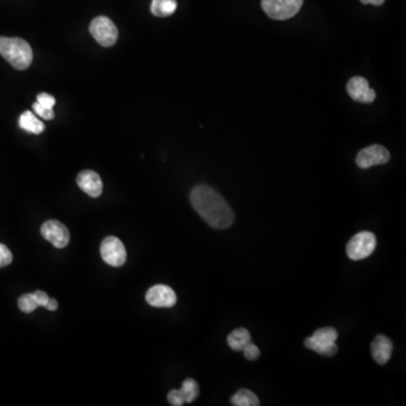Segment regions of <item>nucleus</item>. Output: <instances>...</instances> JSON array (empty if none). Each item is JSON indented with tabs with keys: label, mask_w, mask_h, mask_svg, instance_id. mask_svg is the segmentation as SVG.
Listing matches in <instances>:
<instances>
[{
	"label": "nucleus",
	"mask_w": 406,
	"mask_h": 406,
	"mask_svg": "<svg viewBox=\"0 0 406 406\" xmlns=\"http://www.w3.org/2000/svg\"><path fill=\"white\" fill-rule=\"evenodd\" d=\"M242 352H244V357L249 361L256 360L261 355L260 348L251 342H249L245 348H242Z\"/></svg>",
	"instance_id": "20"
},
{
	"label": "nucleus",
	"mask_w": 406,
	"mask_h": 406,
	"mask_svg": "<svg viewBox=\"0 0 406 406\" xmlns=\"http://www.w3.org/2000/svg\"><path fill=\"white\" fill-rule=\"evenodd\" d=\"M339 334L334 328H319L312 334V337L305 339V346L312 351L317 352L319 355L325 357H333L339 351L337 341Z\"/></svg>",
	"instance_id": "3"
},
{
	"label": "nucleus",
	"mask_w": 406,
	"mask_h": 406,
	"mask_svg": "<svg viewBox=\"0 0 406 406\" xmlns=\"http://www.w3.org/2000/svg\"><path fill=\"white\" fill-rule=\"evenodd\" d=\"M100 255L105 263L111 267H122L127 261V251L121 240L109 236L100 244Z\"/></svg>",
	"instance_id": "7"
},
{
	"label": "nucleus",
	"mask_w": 406,
	"mask_h": 406,
	"mask_svg": "<svg viewBox=\"0 0 406 406\" xmlns=\"http://www.w3.org/2000/svg\"><path fill=\"white\" fill-rule=\"evenodd\" d=\"M231 404L235 406H258V397L249 389H240L231 397Z\"/></svg>",
	"instance_id": "17"
},
{
	"label": "nucleus",
	"mask_w": 406,
	"mask_h": 406,
	"mask_svg": "<svg viewBox=\"0 0 406 406\" xmlns=\"http://www.w3.org/2000/svg\"><path fill=\"white\" fill-rule=\"evenodd\" d=\"M303 0H262V10L270 19L285 21L297 15Z\"/></svg>",
	"instance_id": "4"
},
{
	"label": "nucleus",
	"mask_w": 406,
	"mask_h": 406,
	"mask_svg": "<svg viewBox=\"0 0 406 406\" xmlns=\"http://www.w3.org/2000/svg\"><path fill=\"white\" fill-rule=\"evenodd\" d=\"M227 342L233 351H242V348L251 342V334L246 328H236L228 335Z\"/></svg>",
	"instance_id": "15"
},
{
	"label": "nucleus",
	"mask_w": 406,
	"mask_h": 406,
	"mask_svg": "<svg viewBox=\"0 0 406 406\" xmlns=\"http://www.w3.org/2000/svg\"><path fill=\"white\" fill-rule=\"evenodd\" d=\"M37 103L46 109H53L55 105V98L48 93H39L37 96Z\"/></svg>",
	"instance_id": "21"
},
{
	"label": "nucleus",
	"mask_w": 406,
	"mask_h": 406,
	"mask_svg": "<svg viewBox=\"0 0 406 406\" xmlns=\"http://www.w3.org/2000/svg\"><path fill=\"white\" fill-rule=\"evenodd\" d=\"M391 159V154L385 147L380 145H373L367 148L361 149L355 163L362 170H367L376 165H384Z\"/></svg>",
	"instance_id": "8"
},
{
	"label": "nucleus",
	"mask_w": 406,
	"mask_h": 406,
	"mask_svg": "<svg viewBox=\"0 0 406 406\" xmlns=\"http://www.w3.org/2000/svg\"><path fill=\"white\" fill-rule=\"evenodd\" d=\"M360 1L364 3V5L371 3L373 6H380V5L385 3V0H360Z\"/></svg>",
	"instance_id": "27"
},
{
	"label": "nucleus",
	"mask_w": 406,
	"mask_h": 406,
	"mask_svg": "<svg viewBox=\"0 0 406 406\" xmlns=\"http://www.w3.org/2000/svg\"><path fill=\"white\" fill-rule=\"evenodd\" d=\"M376 236L370 231H361L352 237L346 245V254L353 261L364 260L376 249Z\"/></svg>",
	"instance_id": "5"
},
{
	"label": "nucleus",
	"mask_w": 406,
	"mask_h": 406,
	"mask_svg": "<svg viewBox=\"0 0 406 406\" xmlns=\"http://www.w3.org/2000/svg\"><path fill=\"white\" fill-rule=\"evenodd\" d=\"M77 184L89 197H98L103 192V182L94 170H82L77 176Z\"/></svg>",
	"instance_id": "12"
},
{
	"label": "nucleus",
	"mask_w": 406,
	"mask_h": 406,
	"mask_svg": "<svg viewBox=\"0 0 406 406\" xmlns=\"http://www.w3.org/2000/svg\"><path fill=\"white\" fill-rule=\"evenodd\" d=\"M167 400L170 405L173 406H182L185 403L184 398H183L182 394L179 389H172L167 395Z\"/></svg>",
	"instance_id": "24"
},
{
	"label": "nucleus",
	"mask_w": 406,
	"mask_h": 406,
	"mask_svg": "<svg viewBox=\"0 0 406 406\" xmlns=\"http://www.w3.org/2000/svg\"><path fill=\"white\" fill-rule=\"evenodd\" d=\"M190 202L204 222L215 229H226L233 224L235 215L231 206L222 194L206 185H197L192 190Z\"/></svg>",
	"instance_id": "1"
},
{
	"label": "nucleus",
	"mask_w": 406,
	"mask_h": 406,
	"mask_svg": "<svg viewBox=\"0 0 406 406\" xmlns=\"http://www.w3.org/2000/svg\"><path fill=\"white\" fill-rule=\"evenodd\" d=\"M393 353V342L386 335H377L371 343V355L378 364H387Z\"/></svg>",
	"instance_id": "13"
},
{
	"label": "nucleus",
	"mask_w": 406,
	"mask_h": 406,
	"mask_svg": "<svg viewBox=\"0 0 406 406\" xmlns=\"http://www.w3.org/2000/svg\"><path fill=\"white\" fill-rule=\"evenodd\" d=\"M34 296L37 298V303H39V306L46 307L48 306V301L50 299L48 297V294H46L44 291L37 290L34 292Z\"/></svg>",
	"instance_id": "25"
},
{
	"label": "nucleus",
	"mask_w": 406,
	"mask_h": 406,
	"mask_svg": "<svg viewBox=\"0 0 406 406\" xmlns=\"http://www.w3.org/2000/svg\"><path fill=\"white\" fill-rule=\"evenodd\" d=\"M41 233L44 240L51 242L55 249H64L70 242L68 228L58 220H48L41 227Z\"/></svg>",
	"instance_id": "9"
},
{
	"label": "nucleus",
	"mask_w": 406,
	"mask_h": 406,
	"mask_svg": "<svg viewBox=\"0 0 406 406\" xmlns=\"http://www.w3.org/2000/svg\"><path fill=\"white\" fill-rule=\"evenodd\" d=\"M12 262V254L10 249L3 244H0V267L10 265Z\"/></svg>",
	"instance_id": "22"
},
{
	"label": "nucleus",
	"mask_w": 406,
	"mask_h": 406,
	"mask_svg": "<svg viewBox=\"0 0 406 406\" xmlns=\"http://www.w3.org/2000/svg\"><path fill=\"white\" fill-rule=\"evenodd\" d=\"M39 307L37 298L33 294H25L21 296L19 299V308L23 312L30 314L33 312Z\"/></svg>",
	"instance_id": "19"
},
{
	"label": "nucleus",
	"mask_w": 406,
	"mask_h": 406,
	"mask_svg": "<svg viewBox=\"0 0 406 406\" xmlns=\"http://www.w3.org/2000/svg\"><path fill=\"white\" fill-rule=\"evenodd\" d=\"M346 91L352 100L360 103H373L376 98V91L370 88L369 82L364 77H352L346 84Z\"/></svg>",
	"instance_id": "11"
},
{
	"label": "nucleus",
	"mask_w": 406,
	"mask_h": 406,
	"mask_svg": "<svg viewBox=\"0 0 406 406\" xmlns=\"http://www.w3.org/2000/svg\"><path fill=\"white\" fill-rule=\"evenodd\" d=\"M177 8L176 0H152L150 10L157 17H168L173 15Z\"/></svg>",
	"instance_id": "16"
},
{
	"label": "nucleus",
	"mask_w": 406,
	"mask_h": 406,
	"mask_svg": "<svg viewBox=\"0 0 406 406\" xmlns=\"http://www.w3.org/2000/svg\"><path fill=\"white\" fill-rule=\"evenodd\" d=\"M34 112L37 113L39 118H44V120H52L55 118V111L51 109H46V107H41L37 102L33 104Z\"/></svg>",
	"instance_id": "23"
},
{
	"label": "nucleus",
	"mask_w": 406,
	"mask_h": 406,
	"mask_svg": "<svg viewBox=\"0 0 406 406\" xmlns=\"http://www.w3.org/2000/svg\"><path fill=\"white\" fill-rule=\"evenodd\" d=\"M91 37L105 48L114 46L118 41V32L116 24L107 16H98L89 25Z\"/></svg>",
	"instance_id": "6"
},
{
	"label": "nucleus",
	"mask_w": 406,
	"mask_h": 406,
	"mask_svg": "<svg viewBox=\"0 0 406 406\" xmlns=\"http://www.w3.org/2000/svg\"><path fill=\"white\" fill-rule=\"evenodd\" d=\"M147 303L157 308H170L175 306L177 297L175 291L166 285H156L145 294Z\"/></svg>",
	"instance_id": "10"
},
{
	"label": "nucleus",
	"mask_w": 406,
	"mask_h": 406,
	"mask_svg": "<svg viewBox=\"0 0 406 406\" xmlns=\"http://www.w3.org/2000/svg\"><path fill=\"white\" fill-rule=\"evenodd\" d=\"M58 301L57 300L53 299V298H50L48 301V306H46V310H51V312H55V310H58Z\"/></svg>",
	"instance_id": "26"
},
{
	"label": "nucleus",
	"mask_w": 406,
	"mask_h": 406,
	"mask_svg": "<svg viewBox=\"0 0 406 406\" xmlns=\"http://www.w3.org/2000/svg\"><path fill=\"white\" fill-rule=\"evenodd\" d=\"M19 125L21 129L28 131L30 134H39L44 131V123L35 116L33 112L25 111L19 116Z\"/></svg>",
	"instance_id": "14"
},
{
	"label": "nucleus",
	"mask_w": 406,
	"mask_h": 406,
	"mask_svg": "<svg viewBox=\"0 0 406 406\" xmlns=\"http://www.w3.org/2000/svg\"><path fill=\"white\" fill-rule=\"evenodd\" d=\"M179 391H181V394L184 398L185 403H192L199 396L200 388H199L197 382L194 379L188 378L183 382L182 387Z\"/></svg>",
	"instance_id": "18"
},
{
	"label": "nucleus",
	"mask_w": 406,
	"mask_h": 406,
	"mask_svg": "<svg viewBox=\"0 0 406 406\" xmlns=\"http://www.w3.org/2000/svg\"><path fill=\"white\" fill-rule=\"evenodd\" d=\"M0 55L17 70H25L33 61V51L21 37H0Z\"/></svg>",
	"instance_id": "2"
}]
</instances>
